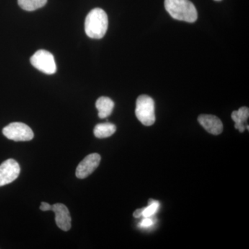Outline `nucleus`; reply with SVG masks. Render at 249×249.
Wrapping results in <instances>:
<instances>
[{
    "mask_svg": "<svg viewBox=\"0 0 249 249\" xmlns=\"http://www.w3.org/2000/svg\"><path fill=\"white\" fill-rule=\"evenodd\" d=\"M107 15L104 10L96 8L87 16L85 30L88 37L97 40L103 38L107 32Z\"/></svg>",
    "mask_w": 249,
    "mask_h": 249,
    "instance_id": "1",
    "label": "nucleus"
},
{
    "mask_svg": "<svg viewBox=\"0 0 249 249\" xmlns=\"http://www.w3.org/2000/svg\"><path fill=\"white\" fill-rule=\"evenodd\" d=\"M165 10L178 20L193 23L197 19V11L189 0H165Z\"/></svg>",
    "mask_w": 249,
    "mask_h": 249,
    "instance_id": "2",
    "label": "nucleus"
},
{
    "mask_svg": "<svg viewBox=\"0 0 249 249\" xmlns=\"http://www.w3.org/2000/svg\"><path fill=\"white\" fill-rule=\"evenodd\" d=\"M135 114L144 125H152L156 120L154 100L147 95L139 96L136 103Z\"/></svg>",
    "mask_w": 249,
    "mask_h": 249,
    "instance_id": "3",
    "label": "nucleus"
},
{
    "mask_svg": "<svg viewBox=\"0 0 249 249\" xmlns=\"http://www.w3.org/2000/svg\"><path fill=\"white\" fill-rule=\"evenodd\" d=\"M31 63L39 71L46 74H53L57 71L53 54L48 51L38 50L31 58Z\"/></svg>",
    "mask_w": 249,
    "mask_h": 249,
    "instance_id": "4",
    "label": "nucleus"
},
{
    "mask_svg": "<svg viewBox=\"0 0 249 249\" xmlns=\"http://www.w3.org/2000/svg\"><path fill=\"white\" fill-rule=\"evenodd\" d=\"M2 133L9 140L14 142H29L34 137L31 127L23 123H11L4 127Z\"/></svg>",
    "mask_w": 249,
    "mask_h": 249,
    "instance_id": "5",
    "label": "nucleus"
},
{
    "mask_svg": "<svg viewBox=\"0 0 249 249\" xmlns=\"http://www.w3.org/2000/svg\"><path fill=\"white\" fill-rule=\"evenodd\" d=\"M20 167L13 159L5 160L0 165V186L12 183L19 177Z\"/></svg>",
    "mask_w": 249,
    "mask_h": 249,
    "instance_id": "6",
    "label": "nucleus"
},
{
    "mask_svg": "<svg viewBox=\"0 0 249 249\" xmlns=\"http://www.w3.org/2000/svg\"><path fill=\"white\" fill-rule=\"evenodd\" d=\"M101 160V155L97 153H93L87 156L77 167L76 171L77 178L80 179L88 178L98 168Z\"/></svg>",
    "mask_w": 249,
    "mask_h": 249,
    "instance_id": "7",
    "label": "nucleus"
},
{
    "mask_svg": "<svg viewBox=\"0 0 249 249\" xmlns=\"http://www.w3.org/2000/svg\"><path fill=\"white\" fill-rule=\"evenodd\" d=\"M51 211L55 213L57 226L64 231H70L71 227V217L67 206L60 203H57L52 205Z\"/></svg>",
    "mask_w": 249,
    "mask_h": 249,
    "instance_id": "8",
    "label": "nucleus"
},
{
    "mask_svg": "<svg viewBox=\"0 0 249 249\" xmlns=\"http://www.w3.org/2000/svg\"><path fill=\"white\" fill-rule=\"evenodd\" d=\"M198 122L210 134L219 135L223 132V124L217 116L210 114H201L198 117Z\"/></svg>",
    "mask_w": 249,
    "mask_h": 249,
    "instance_id": "9",
    "label": "nucleus"
},
{
    "mask_svg": "<svg viewBox=\"0 0 249 249\" xmlns=\"http://www.w3.org/2000/svg\"><path fill=\"white\" fill-rule=\"evenodd\" d=\"M114 103L111 98L102 96L98 98L96 103V107L98 111V116L101 119H106L108 117L113 109H114Z\"/></svg>",
    "mask_w": 249,
    "mask_h": 249,
    "instance_id": "10",
    "label": "nucleus"
},
{
    "mask_svg": "<svg viewBox=\"0 0 249 249\" xmlns=\"http://www.w3.org/2000/svg\"><path fill=\"white\" fill-rule=\"evenodd\" d=\"M249 116V109L247 107H242L237 111H232L231 117L235 123V128L239 129L240 132H245L246 127L245 123L248 120Z\"/></svg>",
    "mask_w": 249,
    "mask_h": 249,
    "instance_id": "11",
    "label": "nucleus"
},
{
    "mask_svg": "<svg viewBox=\"0 0 249 249\" xmlns=\"http://www.w3.org/2000/svg\"><path fill=\"white\" fill-rule=\"evenodd\" d=\"M116 130L115 124L110 123H105L96 124L93 129V134L98 139H105L111 137L115 133Z\"/></svg>",
    "mask_w": 249,
    "mask_h": 249,
    "instance_id": "12",
    "label": "nucleus"
},
{
    "mask_svg": "<svg viewBox=\"0 0 249 249\" xmlns=\"http://www.w3.org/2000/svg\"><path fill=\"white\" fill-rule=\"evenodd\" d=\"M18 2L22 9L33 11L43 7L47 4V0H18Z\"/></svg>",
    "mask_w": 249,
    "mask_h": 249,
    "instance_id": "13",
    "label": "nucleus"
},
{
    "mask_svg": "<svg viewBox=\"0 0 249 249\" xmlns=\"http://www.w3.org/2000/svg\"><path fill=\"white\" fill-rule=\"evenodd\" d=\"M149 206L145 207L142 211V215L144 217H150L157 212V210L160 206L159 201L154 200V199H150L148 201Z\"/></svg>",
    "mask_w": 249,
    "mask_h": 249,
    "instance_id": "14",
    "label": "nucleus"
},
{
    "mask_svg": "<svg viewBox=\"0 0 249 249\" xmlns=\"http://www.w3.org/2000/svg\"><path fill=\"white\" fill-rule=\"evenodd\" d=\"M152 224H153V222H152L151 219H150L149 217H145V219H144L141 222L140 224L142 227H149L152 225Z\"/></svg>",
    "mask_w": 249,
    "mask_h": 249,
    "instance_id": "15",
    "label": "nucleus"
},
{
    "mask_svg": "<svg viewBox=\"0 0 249 249\" xmlns=\"http://www.w3.org/2000/svg\"><path fill=\"white\" fill-rule=\"evenodd\" d=\"M51 208H52V205L47 202H42L40 209L42 211H51Z\"/></svg>",
    "mask_w": 249,
    "mask_h": 249,
    "instance_id": "16",
    "label": "nucleus"
},
{
    "mask_svg": "<svg viewBox=\"0 0 249 249\" xmlns=\"http://www.w3.org/2000/svg\"><path fill=\"white\" fill-rule=\"evenodd\" d=\"M144 209H145V208H142V209L136 210V211H134L133 213L134 217L139 218L142 217V211H143Z\"/></svg>",
    "mask_w": 249,
    "mask_h": 249,
    "instance_id": "17",
    "label": "nucleus"
},
{
    "mask_svg": "<svg viewBox=\"0 0 249 249\" xmlns=\"http://www.w3.org/2000/svg\"><path fill=\"white\" fill-rule=\"evenodd\" d=\"M214 1H221V0H214Z\"/></svg>",
    "mask_w": 249,
    "mask_h": 249,
    "instance_id": "18",
    "label": "nucleus"
}]
</instances>
